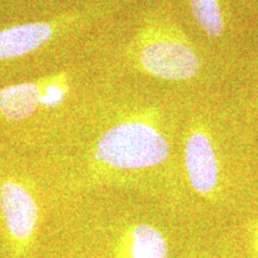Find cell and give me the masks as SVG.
I'll list each match as a JSON object with an SVG mask.
<instances>
[{
  "mask_svg": "<svg viewBox=\"0 0 258 258\" xmlns=\"http://www.w3.org/2000/svg\"><path fill=\"white\" fill-rule=\"evenodd\" d=\"M89 49L49 72L0 85V144L32 154L95 79Z\"/></svg>",
  "mask_w": 258,
  "mask_h": 258,
  "instance_id": "obj_1",
  "label": "cell"
},
{
  "mask_svg": "<svg viewBox=\"0 0 258 258\" xmlns=\"http://www.w3.org/2000/svg\"><path fill=\"white\" fill-rule=\"evenodd\" d=\"M120 0H92L0 28V85L47 73L89 49L95 28Z\"/></svg>",
  "mask_w": 258,
  "mask_h": 258,
  "instance_id": "obj_2",
  "label": "cell"
},
{
  "mask_svg": "<svg viewBox=\"0 0 258 258\" xmlns=\"http://www.w3.org/2000/svg\"><path fill=\"white\" fill-rule=\"evenodd\" d=\"M41 258H169V244L150 222L105 224L83 195L57 209Z\"/></svg>",
  "mask_w": 258,
  "mask_h": 258,
  "instance_id": "obj_3",
  "label": "cell"
},
{
  "mask_svg": "<svg viewBox=\"0 0 258 258\" xmlns=\"http://www.w3.org/2000/svg\"><path fill=\"white\" fill-rule=\"evenodd\" d=\"M54 207L30 154L0 144V257L41 258Z\"/></svg>",
  "mask_w": 258,
  "mask_h": 258,
  "instance_id": "obj_4",
  "label": "cell"
},
{
  "mask_svg": "<svg viewBox=\"0 0 258 258\" xmlns=\"http://www.w3.org/2000/svg\"><path fill=\"white\" fill-rule=\"evenodd\" d=\"M156 21L145 22L128 47L132 66L139 72L163 80H185L198 73L195 51Z\"/></svg>",
  "mask_w": 258,
  "mask_h": 258,
  "instance_id": "obj_5",
  "label": "cell"
},
{
  "mask_svg": "<svg viewBox=\"0 0 258 258\" xmlns=\"http://www.w3.org/2000/svg\"><path fill=\"white\" fill-rule=\"evenodd\" d=\"M185 166L190 184L202 195L217 189L219 165L214 147L203 133H194L185 146Z\"/></svg>",
  "mask_w": 258,
  "mask_h": 258,
  "instance_id": "obj_6",
  "label": "cell"
},
{
  "mask_svg": "<svg viewBox=\"0 0 258 258\" xmlns=\"http://www.w3.org/2000/svg\"><path fill=\"white\" fill-rule=\"evenodd\" d=\"M194 17L209 36L217 37L224 31V15L219 0H190Z\"/></svg>",
  "mask_w": 258,
  "mask_h": 258,
  "instance_id": "obj_7",
  "label": "cell"
},
{
  "mask_svg": "<svg viewBox=\"0 0 258 258\" xmlns=\"http://www.w3.org/2000/svg\"><path fill=\"white\" fill-rule=\"evenodd\" d=\"M50 0H0V5L18 6L19 4H28L29 6H37L38 9H46Z\"/></svg>",
  "mask_w": 258,
  "mask_h": 258,
  "instance_id": "obj_8",
  "label": "cell"
},
{
  "mask_svg": "<svg viewBox=\"0 0 258 258\" xmlns=\"http://www.w3.org/2000/svg\"><path fill=\"white\" fill-rule=\"evenodd\" d=\"M251 249H252L253 256L258 258V226L253 231V234L251 235Z\"/></svg>",
  "mask_w": 258,
  "mask_h": 258,
  "instance_id": "obj_9",
  "label": "cell"
}]
</instances>
